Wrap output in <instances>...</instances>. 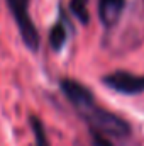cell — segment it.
<instances>
[{
	"label": "cell",
	"instance_id": "1",
	"mask_svg": "<svg viewBox=\"0 0 144 146\" xmlns=\"http://www.w3.org/2000/svg\"><path fill=\"white\" fill-rule=\"evenodd\" d=\"M59 90L90 131H98L114 141H124L132 136L131 124L124 117L102 107L85 83L75 78H61Z\"/></svg>",
	"mask_w": 144,
	"mask_h": 146
},
{
	"label": "cell",
	"instance_id": "2",
	"mask_svg": "<svg viewBox=\"0 0 144 146\" xmlns=\"http://www.w3.org/2000/svg\"><path fill=\"white\" fill-rule=\"evenodd\" d=\"M29 2L31 0H5V3L9 7V12H10L14 22L17 26L19 36L24 41L26 48L32 53H37L39 46H41V36H39L36 24L31 19Z\"/></svg>",
	"mask_w": 144,
	"mask_h": 146
},
{
	"label": "cell",
	"instance_id": "3",
	"mask_svg": "<svg viewBox=\"0 0 144 146\" xmlns=\"http://www.w3.org/2000/svg\"><path fill=\"white\" fill-rule=\"evenodd\" d=\"M102 83L122 95H141L144 94V75H136L127 70H115L102 76Z\"/></svg>",
	"mask_w": 144,
	"mask_h": 146
},
{
	"label": "cell",
	"instance_id": "4",
	"mask_svg": "<svg viewBox=\"0 0 144 146\" xmlns=\"http://www.w3.org/2000/svg\"><path fill=\"white\" fill-rule=\"evenodd\" d=\"M126 12V0H97V14L104 29L110 33L120 24Z\"/></svg>",
	"mask_w": 144,
	"mask_h": 146
},
{
	"label": "cell",
	"instance_id": "5",
	"mask_svg": "<svg viewBox=\"0 0 144 146\" xmlns=\"http://www.w3.org/2000/svg\"><path fill=\"white\" fill-rule=\"evenodd\" d=\"M71 33H73L71 19L66 14V10L63 9V5H59L58 7V21L49 31V46H51V49L59 53L66 46Z\"/></svg>",
	"mask_w": 144,
	"mask_h": 146
},
{
	"label": "cell",
	"instance_id": "6",
	"mask_svg": "<svg viewBox=\"0 0 144 146\" xmlns=\"http://www.w3.org/2000/svg\"><path fill=\"white\" fill-rule=\"evenodd\" d=\"M68 10H70V14H71L80 24H83V26H88V24H90L88 0H70Z\"/></svg>",
	"mask_w": 144,
	"mask_h": 146
},
{
	"label": "cell",
	"instance_id": "7",
	"mask_svg": "<svg viewBox=\"0 0 144 146\" xmlns=\"http://www.w3.org/2000/svg\"><path fill=\"white\" fill-rule=\"evenodd\" d=\"M29 126H31V131L34 134L36 146H51L48 133H46V127H44V122L37 117L36 114H29Z\"/></svg>",
	"mask_w": 144,
	"mask_h": 146
},
{
	"label": "cell",
	"instance_id": "8",
	"mask_svg": "<svg viewBox=\"0 0 144 146\" xmlns=\"http://www.w3.org/2000/svg\"><path fill=\"white\" fill-rule=\"evenodd\" d=\"M88 134H90V141L93 146H115V141L107 138L105 134L98 133V131H90L88 129Z\"/></svg>",
	"mask_w": 144,
	"mask_h": 146
}]
</instances>
